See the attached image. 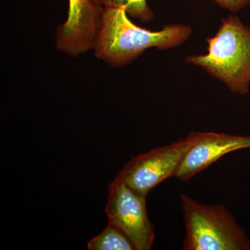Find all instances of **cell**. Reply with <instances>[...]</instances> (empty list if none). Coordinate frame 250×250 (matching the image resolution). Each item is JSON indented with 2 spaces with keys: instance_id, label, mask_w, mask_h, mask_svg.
Wrapping results in <instances>:
<instances>
[{
  "instance_id": "cell-1",
  "label": "cell",
  "mask_w": 250,
  "mask_h": 250,
  "mask_svg": "<svg viewBox=\"0 0 250 250\" xmlns=\"http://www.w3.org/2000/svg\"><path fill=\"white\" fill-rule=\"evenodd\" d=\"M128 16L123 8L104 9L93 49L97 58L111 66L128 65L152 47L165 50L178 47L192 34V28L185 24H169L159 31L149 30L135 24Z\"/></svg>"
},
{
  "instance_id": "cell-2",
  "label": "cell",
  "mask_w": 250,
  "mask_h": 250,
  "mask_svg": "<svg viewBox=\"0 0 250 250\" xmlns=\"http://www.w3.org/2000/svg\"><path fill=\"white\" fill-rule=\"evenodd\" d=\"M208 53L187 57L223 82L230 91L244 95L250 85V29L236 16L222 20L218 32L207 39Z\"/></svg>"
},
{
  "instance_id": "cell-3",
  "label": "cell",
  "mask_w": 250,
  "mask_h": 250,
  "mask_svg": "<svg viewBox=\"0 0 250 250\" xmlns=\"http://www.w3.org/2000/svg\"><path fill=\"white\" fill-rule=\"evenodd\" d=\"M186 234L185 250H250V240L226 207L205 205L181 196Z\"/></svg>"
},
{
  "instance_id": "cell-4",
  "label": "cell",
  "mask_w": 250,
  "mask_h": 250,
  "mask_svg": "<svg viewBox=\"0 0 250 250\" xmlns=\"http://www.w3.org/2000/svg\"><path fill=\"white\" fill-rule=\"evenodd\" d=\"M192 144L191 138L188 135L184 139L134 156L115 179L147 197L158 184L174 176Z\"/></svg>"
},
{
  "instance_id": "cell-5",
  "label": "cell",
  "mask_w": 250,
  "mask_h": 250,
  "mask_svg": "<svg viewBox=\"0 0 250 250\" xmlns=\"http://www.w3.org/2000/svg\"><path fill=\"white\" fill-rule=\"evenodd\" d=\"M146 200V197L116 179L108 186L105 208L108 223L124 231L137 250H150L155 237Z\"/></svg>"
},
{
  "instance_id": "cell-6",
  "label": "cell",
  "mask_w": 250,
  "mask_h": 250,
  "mask_svg": "<svg viewBox=\"0 0 250 250\" xmlns=\"http://www.w3.org/2000/svg\"><path fill=\"white\" fill-rule=\"evenodd\" d=\"M66 21L57 29L56 46L62 53L71 57L93 49L104 14V8L92 0H68Z\"/></svg>"
},
{
  "instance_id": "cell-7",
  "label": "cell",
  "mask_w": 250,
  "mask_h": 250,
  "mask_svg": "<svg viewBox=\"0 0 250 250\" xmlns=\"http://www.w3.org/2000/svg\"><path fill=\"white\" fill-rule=\"evenodd\" d=\"M188 136L191 147L174 176L182 182L188 181L225 154L250 147V136L200 131H192Z\"/></svg>"
},
{
  "instance_id": "cell-8",
  "label": "cell",
  "mask_w": 250,
  "mask_h": 250,
  "mask_svg": "<svg viewBox=\"0 0 250 250\" xmlns=\"http://www.w3.org/2000/svg\"><path fill=\"white\" fill-rule=\"evenodd\" d=\"M90 250H136L129 237L121 229L108 223L107 226L98 236L87 243Z\"/></svg>"
},
{
  "instance_id": "cell-9",
  "label": "cell",
  "mask_w": 250,
  "mask_h": 250,
  "mask_svg": "<svg viewBox=\"0 0 250 250\" xmlns=\"http://www.w3.org/2000/svg\"><path fill=\"white\" fill-rule=\"evenodd\" d=\"M101 7H121L128 16L147 22L154 18V13L147 4V0H92Z\"/></svg>"
},
{
  "instance_id": "cell-10",
  "label": "cell",
  "mask_w": 250,
  "mask_h": 250,
  "mask_svg": "<svg viewBox=\"0 0 250 250\" xmlns=\"http://www.w3.org/2000/svg\"><path fill=\"white\" fill-rule=\"evenodd\" d=\"M219 6L229 10L232 12H238L240 10L250 4V0H213Z\"/></svg>"
}]
</instances>
